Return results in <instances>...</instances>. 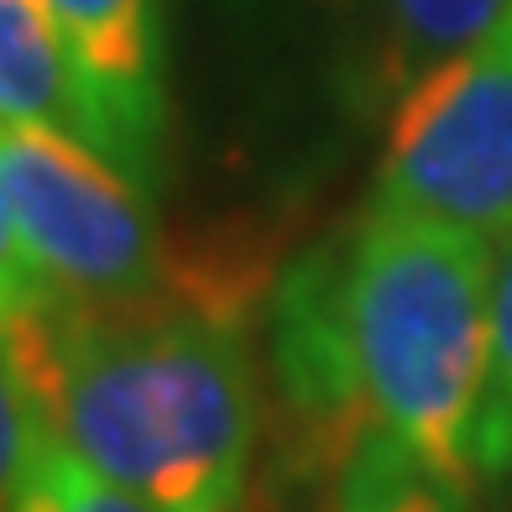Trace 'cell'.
Masks as SVG:
<instances>
[{
	"label": "cell",
	"mask_w": 512,
	"mask_h": 512,
	"mask_svg": "<svg viewBox=\"0 0 512 512\" xmlns=\"http://www.w3.org/2000/svg\"><path fill=\"white\" fill-rule=\"evenodd\" d=\"M0 340L48 434L84 465L157 512L236 507L256 434L236 309L121 314L53 288Z\"/></svg>",
	"instance_id": "obj_1"
},
{
	"label": "cell",
	"mask_w": 512,
	"mask_h": 512,
	"mask_svg": "<svg viewBox=\"0 0 512 512\" xmlns=\"http://www.w3.org/2000/svg\"><path fill=\"white\" fill-rule=\"evenodd\" d=\"M382 11V79L418 84L481 42L512 11V0H377Z\"/></svg>",
	"instance_id": "obj_8"
},
{
	"label": "cell",
	"mask_w": 512,
	"mask_h": 512,
	"mask_svg": "<svg viewBox=\"0 0 512 512\" xmlns=\"http://www.w3.org/2000/svg\"><path fill=\"white\" fill-rule=\"evenodd\" d=\"M100 121V152L142 189L162 147V6L157 0H48Z\"/></svg>",
	"instance_id": "obj_5"
},
{
	"label": "cell",
	"mask_w": 512,
	"mask_h": 512,
	"mask_svg": "<svg viewBox=\"0 0 512 512\" xmlns=\"http://www.w3.org/2000/svg\"><path fill=\"white\" fill-rule=\"evenodd\" d=\"M0 199L37 267L84 304H147L162 236L147 189L105 152L53 126L0 131Z\"/></svg>",
	"instance_id": "obj_4"
},
{
	"label": "cell",
	"mask_w": 512,
	"mask_h": 512,
	"mask_svg": "<svg viewBox=\"0 0 512 512\" xmlns=\"http://www.w3.org/2000/svg\"><path fill=\"white\" fill-rule=\"evenodd\" d=\"M476 471H512V236L492 283V361L476 413Z\"/></svg>",
	"instance_id": "obj_10"
},
{
	"label": "cell",
	"mask_w": 512,
	"mask_h": 512,
	"mask_svg": "<svg viewBox=\"0 0 512 512\" xmlns=\"http://www.w3.org/2000/svg\"><path fill=\"white\" fill-rule=\"evenodd\" d=\"M335 512H460V492L387 429H371L340 465Z\"/></svg>",
	"instance_id": "obj_9"
},
{
	"label": "cell",
	"mask_w": 512,
	"mask_h": 512,
	"mask_svg": "<svg viewBox=\"0 0 512 512\" xmlns=\"http://www.w3.org/2000/svg\"><path fill=\"white\" fill-rule=\"evenodd\" d=\"M21 512H157V507L126 492V486H115L110 476H100L95 465H84L74 450H63L53 439L27 481Z\"/></svg>",
	"instance_id": "obj_11"
},
{
	"label": "cell",
	"mask_w": 512,
	"mask_h": 512,
	"mask_svg": "<svg viewBox=\"0 0 512 512\" xmlns=\"http://www.w3.org/2000/svg\"><path fill=\"white\" fill-rule=\"evenodd\" d=\"M277 371H283L288 408L309 429L324 455L340 465L377 429L366 408L361 371L345 324V256H304L277 293Z\"/></svg>",
	"instance_id": "obj_6"
},
{
	"label": "cell",
	"mask_w": 512,
	"mask_h": 512,
	"mask_svg": "<svg viewBox=\"0 0 512 512\" xmlns=\"http://www.w3.org/2000/svg\"><path fill=\"white\" fill-rule=\"evenodd\" d=\"M48 445H53L48 418L37 413L32 392L6 351V340H0V512H21L27 481H32Z\"/></svg>",
	"instance_id": "obj_12"
},
{
	"label": "cell",
	"mask_w": 512,
	"mask_h": 512,
	"mask_svg": "<svg viewBox=\"0 0 512 512\" xmlns=\"http://www.w3.org/2000/svg\"><path fill=\"white\" fill-rule=\"evenodd\" d=\"M377 204L460 225L481 241L512 236V11L403 89Z\"/></svg>",
	"instance_id": "obj_3"
},
{
	"label": "cell",
	"mask_w": 512,
	"mask_h": 512,
	"mask_svg": "<svg viewBox=\"0 0 512 512\" xmlns=\"http://www.w3.org/2000/svg\"><path fill=\"white\" fill-rule=\"evenodd\" d=\"M0 126H53L100 152V121L48 0H0Z\"/></svg>",
	"instance_id": "obj_7"
},
{
	"label": "cell",
	"mask_w": 512,
	"mask_h": 512,
	"mask_svg": "<svg viewBox=\"0 0 512 512\" xmlns=\"http://www.w3.org/2000/svg\"><path fill=\"white\" fill-rule=\"evenodd\" d=\"M345 324L377 429L465 492L492 361V241L371 204L345 251Z\"/></svg>",
	"instance_id": "obj_2"
},
{
	"label": "cell",
	"mask_w": 512,
	"mask_h": 512,
	"mask_svg": "<svg viewBox=\"0 0 512 512\" xmlns=\"http://www.w3.org/2000/svg\"><path fill=\"white\" fill-rule=\"evenodd\" d=\"M48 293H53L48 272L37 267V256L27 251V241H21L6 199H0V330H6L11 319H21L27 309H37Z\"/></svg>",
	"instance_id": "obj_13"
}]
</instances>
